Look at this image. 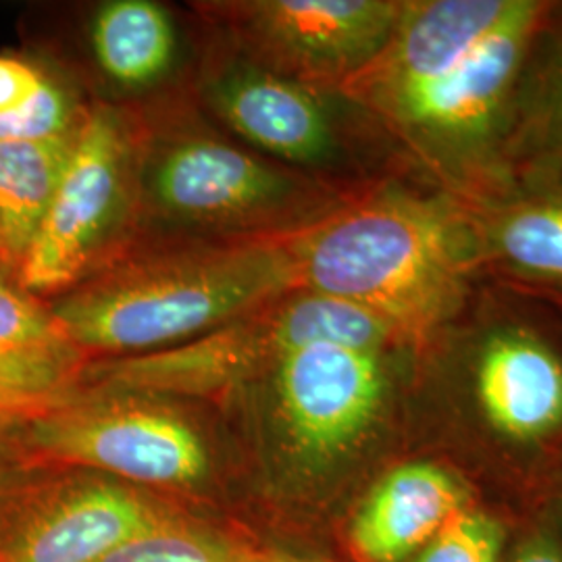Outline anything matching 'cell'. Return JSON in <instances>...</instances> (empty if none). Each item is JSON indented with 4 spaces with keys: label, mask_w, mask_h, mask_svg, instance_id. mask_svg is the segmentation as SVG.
I'll list each match as a JSON object with an SVG mask.
<instances>
[{
    "label": "cell",
    "mask_w": 562,
    "mask_h": 562,
    "mask_svg": "<svg viewBox=\"0 0 562 562\" xmlns=\"http://www.w3.org/2000/svg\"><path fill=\"white\" fill-rule=\"evenodd\" d=\"M415 446L459 462L483 496L527 513L562 459V350L533 327L501 323L425 367Z\"/></svg>",
    "instance_id": "4"
},
{
    "label": "cell",
    "mask_w": 562,
    "mask_h": 562,
    "mask_svg": "<svg viewBox=\"0 0 562 562\" xmlns=\"http://www.w3.org/2000/svg\"><path fill=\"white\" fill-rule=\"evenodd\" d=\"M88 364L48 301L0 267V411L38 417L80 390Z\"/></svg>",
    "instance_id": "14"
},
{
    "label": "cell",
    "mask_w": 562,
    "mask_h": 562,
    "mask_svg": "<svg viewBox=\"0 0 562 562\" xmlns=\"http://www.w3.org/2000/svg\"><path fill=\"white\" fill-rule=\"evenodd\" d=\"M186 398L80 387L27 423L44 467L80 469L138 487L199 490L215 477L217 450Z\"/></svg>",
    "instance_id": "8"
},
{
    "label": "cell",
    "mask_w": 562,
    "mask_h": 562,
    "mask_svg": "<svg viewBox=\"0 0 562 562\" xmlns=\"http://www.w3.org/2000/svg\"><path fill=\"white\" fill-rule=\"evenodd\" d=\"M206 42L211 44L204 46L190 88V99L202 113L265 157L340 183L338 173L350 162L341 111L348 99L338 90L308 86L259 67L215 34Z\"/></svg>",
    "instance_id": "9"
},
{
    "label": "cell",
    "mask_w": 562,
    "mask_h": 562,
    "mask_svg": "<svg viewBox=\"0 0 562 562\" xmlns=\"http://www.w3.org/2000/svg\"><path fill=\"white\" fill-rule=\"evenodd\" d=\"M76 132L59 140L0 142V267L13 276L55 196Z\"/></svg>",
    "instance_id": "17"
},
{
    "label": "cell",
    "mask_w": 562,
    "mask_h": 562,
    "mask_svg": "<svg viewBox=\"0 0 562 562\" xmlns=\"http://www.w3.org/2000/svg\"><path fill=\"white\" fill-rule=\"evenodd\" d=\"M255 552L183 517L121 543L97 562H255Z\"/></svg>",
    "instance_id": "20"
},
{
    "label": "cell",
    "mask_w": 562,
    "mask_h": 562,
    "mask_svg": "<svg viewBox=\"0 0 562 562\" xmlns=\"http://www.w3.org/2000/svg\"><path fill=\"white\" fill-rule=\"evenodd\" d=\"M88 42L102 78L123 92H153L178 65V21L155 0L102 2L88 23Z\"/></svg>",
    "instance_id": "15"
},
{
    "label": "cell",
    "mask_w": 562,
    "mask_h": 562,
    "mask_svg": "<svg viewBox=\"0 0 562 562\" xmlns=\"http://www.w3.org/2000/svg\"><path fill=\"white\" fill-rule=\"evenodd\" d=\"M27 423L25 417L0 411V506L46 469L30 448Z\"/></svg>",
    "instance_id": "22"
},
{
    "label": "cell",
    "mask_w": 562,
    "mask_h": 562,
    "mask_svg": "<svg viewBox=\"0 0 562 562\" xmlns=\"http://www.w3.org/2000/svg\"><path fill=\"white\" fill-rule=\"evenodd\" d=\"M517 0H404L378 59L341 86V97L371 117L383 104L436 80L487 38Z\"/></svg>",
    "instance_id": "13"
},
{
    "label": "cell",
    "mask_w": 562,
    "mask_h": 562,
    "mask_svg": "<svg viewBox=\"0 0 562 562\" xmlns=\"http://www.w3.org/2000/svg\"><path fill=\"white\" fill-rule=\"evenodd\" d=\"M429 352L411 336L304 341L225 401L250 406L262 457L290 498L336 521L362 483L415 446Z\"/></svg>",
    "instance_id": "1"
},
{
    "label": "cell",
    "mask_w": 562,
    "mask_h": 562,
    "mask_svg": "<svg viewBox=\"0 0 562 562\" xmlns=\"http://www.w3.org/2000/svg\"><path fill=\"white\" fill-rule=\"evenodd\" d=\"M180 517L171 504L106 475L46 467L0 506V562H97Z\"/></svg>",
    "instance_id": "11"
},
{
    "label": "cell",
    "mask_w": 562,
    "mask_h": 562,
    "mask_svg": "<svg viewBox=\"0 0 562 562\" xmlns=\"http://www.w3.org/2000/svg\"><path fill=\"white\" fill-rule=\"evenodd\" d=\"M543 59L533 80L522 76L508 153L515 148L540 167H562V34Z\"/></svg>",
    "instance_id": "18"
},
{
    "label": "cell",
    "mask_w": 562,
    "mask_h": 562,
    "mask_svg": "<svg viewBox=\"0 0 562 562\" xmlns=\"http://www.w3.org/2000/svg\"><path fill=\"white\" fill-rule=\"evenodd\" d=\"M550 4L517 0L508 18L436 80L383 104L369 120L454 188L496 183L522 76Z\"/></svg>",
    "instance_id": "6"
},
{
    "label": "cell",
    "mask_w": 562,
    "mask_h": 562,
    "mask_svg": "<svg viewBox=\"0 0 562 562\" xmlns=\"http://www.w3.org/2000/svg\"><path fill=\"white\" fill-rule=\"evenodd\" d=\"M53 67L41 59H27L23 55H0V115L13 111L21 102L27 101Z\"/></svg>",
    "instance_id": "23"
},
{
    "label": "cell",
    "mask_w": 562,
    "mask_h": 562,
    "mask_svg": "<svg viewBox=\"0 0 562 562\" xmlns=\"http://www.w3.org/2000/svg\"><path fill=\"white\" fill-rule=\"evenodd\" d=\"M485 498L461 464L411 446L382 464L336 517L346 562H411L462 508Z\"/></svg>",
    "instance_id": "12"
},
{
    "label": "cell",
    "mask_w": 562,
    "mask_h": 562,
    "mask_svg": "<svg viewBox=\"0 0 562 562\" xmlns=\"http://www.w3.org/2000/svg\"><path fill=\"white\" fill-rule=\"evenodd\" d=\"M88 102L76 86L50 69L41 88L9 113L0 115V142H46L71 136Z\"/></svg>",
    "instance_id": "21"
},
{
    "label": "cell",
    "mask_w": 562,
    "mask_h": 562,
    "mask_svg": "<svg viewBox=\"0 0 562 562\" xmlns=\"http://www.w3.org/2000/svg\"><path fill=\"white\" fill-rule=\"evenodd\" d=\"M527 513L538 517L562 543V459L543 477Z\"/></svg>",
    "instance_id": "25"
},
{
    "label": "cell",
    "mask_w": 562,
    "mask_h": 562,
    "mask_svg": "<svg viewBox=\"0 0 562 562\" xmlns=\"http://www.w3.org/2000/svg\"><path fill=\"white\" fill-rule=\"evenodd\" d=\"M136 113L140 150L134 240L290 238L357 190L252 150L209 120L190 94L140 104Z\"/></svg>",
    "instance_id": "5"
},
{
    "label": "cell",
    "mask_w": 562,
    "mask_h": 562,
    "mask_svg": "<svg viewBox=\"0 0 562 562\" xmlns=\"http://www.w3.org/2000/svg\"><path fill=\"white\" fill-rule=\"evenodd\" d=\"M138 150L136 109L88 102L55 196L15 271L27 292L55 299L134 241Z\"/></svg>",
    "instance_id": "7"
},
{
    "label": "cell",
    "mask_w": 562,
    "mask_h": 562,
    "mask_svg": "<svg viewBox=\"0 0 562 562\" xmlns=\"http://www.w3.org/2000/svg\"><path fill=\"white\" fill-rule=\"evenodd\" d=\"M296 288L350 302L434 348L482 262L473 211L371 181L288 238Z\"/></svg>",
    "instance_id": "2"
},
{
    "label": "cell",
    "mask_w": 562,
    "mask_h": 562,
    "mask_svg": "<svg viewBox=\"0 0 562 562\" xmlns=\"http://www.w3.org/2000/svg\"><path fill=\"white\" fill-rule=\"evenodd\" d=\"M473 217L482 261L522 280L562 285V190H510Z\"/></svg>",
    "instance_id": "16"
},
{
    "label": "cell",
    "mask_w": 562,
    "mask_h": 562,
    "mask_svg": "<svg viewBox=\"0 0 562 562\" xmlns=\"http://www.w3.org/2000/svg\"><path fill=\"white\" fill-rule=\"evenodd\" d=\"M255 562H331L319 559V557H308V554H296V552H281V550H269L255 557Z\"/></svg>",
    "instance_id": "26"
},
{
    "label": "cell",
    "mask_w": 562,
    "mask_h": 562,
    "mask_svg": "<svg viewBox=\"0 0 562 562\" xmlns=\"http://www.w3.org/2000/svg\"><path fill=\"white\" fill-rule=\"evenodd\" d=\"M290 290L288 238H138L48 304L92 362L196 340Z\"/></svg>",
    "instance_id": "3"
},
{
    "label": "cell",
    "mask_w": 562,
    "mask_h": 562,
    "mask_svg": "<svg viewBox=\"0 0 562 562\" xmlns=\"http://www.w3.org/2000/svg\"><path fill=\"white\" fill-rule=\"evenodd\" d=\"M404 0H215L194 13L244 59L283 78L340 90L390 41Z\"/></svg>",
    "instance_id": "10"
},
{
    "label": "cell",
    "mask_w": 562,
    "mask_h": 562,
    "mask_svg": "<svg viewBox=\"0 0 562 562\" xmlns=\"http://www.w3.org/2000/svg\"><path fill=\"white\" fill-rule=\"evenodd\" d=\"M504 562H562V543L538 517L525 513Z\"/></svg>",
    "instance_id": "24"
},
{
    "label": "cell",
    "mask_w": 562,
    "mask_h": 562,
    "mask_svg": "<svg viewBox=\"0 0 562 562\" xmlns=\"http://www.w3.org/2000/svg\"><path fill=\"white\" fill-rule=\"evenodd\" d=\"M522 515L490 498L469 504L411 562H504Z\"/></svg>",
    "instance_id": "19"
}]
</instances>
